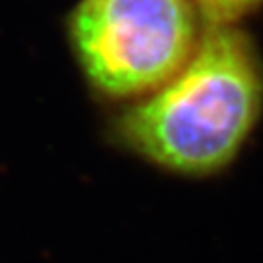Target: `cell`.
Segmentation results:
<instances>
[{
    "mask_svg": "<svg viewBox=\"0 0 263 263\" xmlns=\"http://www.w3.org/2000/svg\"><path fill=\"white\" fill-rule=\"evenodd\" d=\"M263 108V70L245 33L206 26L166 84L111 126L121 148L179 177H210L239 156Z\"/></svg>",
    "mask_w": 263,
    "mask_h": 263,
    "instance_id": "1",
    "label": "cell"
},
{
    "mask_svg": "<svg viewBox=\"0 0 263 263\" xmlns=\"http://www.w3.org/2000/svg\"><path fill=\"white\" fill-rule=\"evenodd\" d=\"M199 15L189 0H82L70 18L90 84L115 99L152 93L192 57Z\"/></svg>",
    "mask_w": 263,
    "mask_h": 263,
    "instance_id": "2",
    "label": "cell"
},
{
    "mask_svg": "<svg viewBox=\"0 0 263 263\" xmlns=\"http://www.w3.org/2000/svg\"><path fill=\"white\" fill-rule=\"evenodd\" d=\"M206 26H232L243 15H249L263 0H189Z\"/></svg>",
    "mask_w": 263,
    "mask_h": 263,
    "instance_id": "3",
    "label": "cell"
}]
</instances>
